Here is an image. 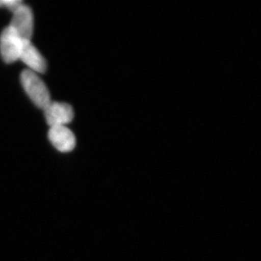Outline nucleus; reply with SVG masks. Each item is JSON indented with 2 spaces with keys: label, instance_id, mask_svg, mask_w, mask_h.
I'll use <instances>...</instances> for the list:
<instances>
[{
  "label": "nucleus",
  "instance_id": "f03ea898",
  "mask_svg": "<svg viewBox=\"0 0 261 261\" xmlns=\"http://www.w3.org/2000/svg\"><path fill=\"white\" fill-rule=\"evenodd\" d=\"M34 19L32 10L28 5H23L13 14L10 28L23 42H30L33 34Z\"/></svg>",
  "mask_w": 261,
  "mask_h": 261
},
{
  "label": "nucleus",
  "instance_id": "7ed1b4c3",
  "mask_svg": "<svg viewBox=\"0 0 261 261\" xmlns=\"http://www.w3.org/2000/svg\"><path fill=\"white\" fill-rule=\"evenodd\" d=\"M23 41L10 27L5 28L0 35V55L7 64H12L20 58Z\"/></svg>",
  "mask_w": 261,
  "mask_h": 261
},
{
  "label": "nucleus",
  "instance_id": "39448f33",
  "mask_svg": "<svg viewBox=\"0 0 261 261\" xmlns=\"http://www.w3.org/2000/svg\"><path fill=\"white\" fill-rule=\"evenodd\" d=\"M48 139L52 145L61 152H70L76 145L74 133L66 126L50 127Z\"/></svg>",
  "mask_w": 261,
  "mask_h": 261
},
{
  "label": "nucleus",
  "instance_id": "f257e3e1",
  "mask_svg": "<svg viewBox=\"0 0 261 261\" xmlns=\"http://www.w3.org/2000/svg\"><path fill=\"white\" fill-rule=\"evenodd\" d=\"M20 82L33 103L41 109H44L50 103V93L47 86L36 73L25 69L20 74Z\"/></svg>",
  "mask_w": 261,
  "mask_h": 261
},
{
  "label": "nucleus",
  "instance_id": "0eeeda50",
  "mask_svg": "<svg viewBox=\"0 0 261 261\" xmlns=\"http://www.w3.org/2000/svg\"><path fill=\"white\" fill-rule=\"evenodd\" d=\"M24 3L21 0H0V7L5 8L14 14L17 11Z\"/></svg>",
  "mask_w": 261,
  "mask_h": 261
},
{
  "label": "nucleus",
  "instance_id": "20e7f679",
  "mask_svg": "<svg viewBox=\"0 0 261 261\" xmlns=\"http://www.w3.org/2000/svg\"><path fill=\"white\" fill-rule=\"evenodd\" d=\"M43 110L50 127L65 126L74 119V109L68 103L51 101Z\"/></svg>",
  "mask_w": 261,
  "mask_h": 261
},
{
  "label": "nucleus",
  "instance_id": "423d86ee",
  "mask_svg": "<svg viewBox=\"0 0 261 261\" xmlns=\"http://www.w3.org/2000/svg\"><path fill=\"white\" fill-rule=\"evenodd\" d=\"M24 64L34 73L43 74L47 70V62L32 42H23L20 58Z\"/></svg>",
  "mask_w": 261,
  "mask_h": 261
}]
</instances>
